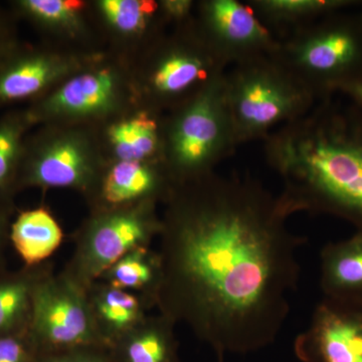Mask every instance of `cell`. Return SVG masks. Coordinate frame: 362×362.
Masks as SVG:
<instances>
[{
	"label": "cell",
	"instance_id": "obj_11",
	"mask_svg": "<svg viewBox=\"0 0 362 362\" xmlns=\"http://www.w3.org/2000/svg\"><path fill=\"white\" fill-rule=\"evenodd\" d=\"M195 21L209 45L228 66L276 54L280 39L255 13L238 0L197 2Z\"/></svg>",
	"mask_w": 362,
	"mask_h": 362
},
{
	"label": "cell",
	"instance_id": "obj_13",
	"mask_svg": "<svg viewBox=\"0 0 362 362\" xmlns=\"http://www.w3.org/2000/svg\"><path fill=\"white\" fill-rule=\"evenodd\" d=\"M294 351L301 362H362V303L323 299Z\"/></svg>",
	"mask_w": 362,
	"mask_h": 362
},
{
	"label": "cell",
	"instance_id": "obj_19",
	"mask_svg": "<svg viewBox=\"0 0 362 362\" xmlns=\"http://www.w3.org/2000/svg\"><path fill=\"white\" fill-rule=\"evenodd\" d=\"M320 288L323 299L362 303V233L323 247Z\"/></svg>",
	"mask_w": 362,
	"mask_h": 362
},
{
	"label": "cell",
	"instance_id": "obj_29",
	"mask_svg": "<svg viewBox=\"0 0 362 362\" xmlns=\"http://www.w3.org/2000/svg\"><path fill=\"white\" fill-rule=\"evenodd\" d=\"M18 211L14 204H0V269L6 267V251L9 246V228Z\"/></svg>",
	"mask_w": 362,
	"mask_h": 362
},
{
	"label": "cell",
	"instance_id": "obj_27",
	"mask_svg": "<svg viewBox=\"0 0 362 362\" xmlns=\"http://www.w3.org/2000/svg\"><path fill=\"white\" fill-rule=\"evenodd\" d=\"M40 362H113L109 349L84 346L78 349L40 354Z\"/></svg>",
	"mask_w": 362,
	"mask_h": 362
},
{
	"label": "cell",
	"instance_id": "obj_15",
	"mask_svg": "<svg viewBox=\"0 0 362 362\" xmlns=\"http://www.w3.org/2000/svg\"><path fill=\"white\" fill-rule=\"evenodd\" d=\"M106 51L131 62L169 26L159 0H90Z\"/></svg>",
	"mask_w": 362,
	"mask_h": 362
},
{
	"label": "cell",
	"instance_id": "obj_28",
	"mask_svg": "<svg viewBox=\"0 0 362 362\" xmlns=\"http://www.w3.org/2000/svg\"><path fill=\"white\" fill-rule=\"evenodd\" d=\"M197 2L192 0H159L162 16L169 28L194 20Z\"/></svg>",
	"mask_w": 362,
	"mask_h": 362
},
{
	"label": "cell",
	"instance_id": "obj_3",
	"mask_svg": "<svg viewBox=\"0 0 362 362\" xmlns=\"http://www.w3.org/2000/svg\"><path fill=\"white\" fill-rule=\"evenodd\" d=\"M226 71L162 115L160 161L175 185L214 173L239 146L226 100Z\"/></svg>",
	"mask_w": 362,
	"mask_h": 362
},
{
	"label": "cell",
	"instance_id": "obj_23",
	"mask_svg": "<svg viewBox=\"0 0 362 362\" xmlns=\"http://www.w3.org/2000/svg\"><path fill=\"white\" fill-rule=\"evenodd\" d=\"M26 107L8 109L0 115V204H14L26 138L35 128Z\"/></svg>",
	"mask_w": 362,
	"mask_h": 362
},
{
	"label": "cell",
	"instance_id": "obj_6",
	"mask_svg": "<svg viewBox=\"0 0 362 362\" xmlns=\"http://www.w3.org/2000/svg\"><path fill=\"white\" fill-rule=\"evenodd\" d=\"M137 106L130 62L104 51L25 107L35 127L47 123L97 127Z\"/></svg>",
	"mask_w": 362,
	"mask_h": 362
},
{
	"label": "cell",
	"instance_id": "obj_14",
	"mask_svg": "<svg viewBox=\"0 0 362 362\" xmlns=\"http://www.w3.org/2000/svg\"><path fill=\"white\" fill-rule=\"evenodd\" d=\"M358 45L343 30H318L308 25L293 30L276 56L290 71L317 93L319 83L354 63Z\"/></svg>",
	"mask_w": 362,
	"mask_h": 362
},
{
	"label": "cell",
	"instance_id": "obj_20",
	"mask_svg": "<svg viewBox=\"0 0 362 362\" xmlns=\"http://www.w3.org/2000/svg\"><path fill=\"white\" fill-rule=\"evenodd\" d=\"M64 239L63 228L47 206L18 209L9 228V244L25 267L49 262Z\"/></svg>",
	"mask_w": 362,
	"mask_h": 362
},
{
	"label": "cell",
	"instance_id": "obj_1",
	"mask_svg": "<svg viewBox=\"0 0 362 362\" xmlns=\"http://www.w3.org/2000/svg\"><path fill=\"white\" fill-rule=\"evenodd\" d=\"M162 204L159 314L187 326L220 359L273 344L306 243L288 228L294 211L285 197L250 176L214 171L173 185Z\"/></svg>",
	"mask_w": 362,
	"mask_h": 362
},
{
	"label": "cell",
	"instance_id": "obj_16",
	"mask_svg": "<svg viewBox=\"0 0 362 362\" xmlns=\"http://www.w3.org/2000/svg\"><path fill=\"white\" fill-rule=\"evenodd\" d=\"M173 185L160 160L108 162L85 202L89 211L163 204Z\"/></svg>",
	"mask_w": 362,
	"mask_h": 362
},
{
	"label": "cell",
	"instance_id": "obj_2",
	"mask_svg": "<svg viewBox=\"0 0 362 362\" xmlns=\"http://www.w3.org/2000/svg\"><path fill=\"white\" fill-rule=\"evenodd\" d=\"M264 141L266 160L282 178V195L294 214H338L362 233L361 139L311 110Z\"/></svg>",
	"mask_w": 362,
	"mask_h": 362
},
{
	"label": "cell",
	"instance_id": "obj_26",
	"mask_svg": "<svg viewBox=\"0 0 362 362\" xmlns=\"http://www.w3.org/2000/svg\"><path fill=\"white\" fill-rule=\"evenodd\" d=\"M0 362H40L28 331L0 338Z\"/></svg>",
	"mask_w": 362,
	"mask_h": 362
},
{
	"label": "cell",
	"instance_id": "obj_18",
	"mask_svg": "<svg viewBox=\"0 0 362 362\" xmlns=\"http://www.w3.org/2000/svg\"><path fill=\"white\" fill-rule=\"evenodd\" d=\"M86 295L95 329L108 349L148 315V306L140 295L100 280L90 285Z\"/></svg>",
	"mask_w": 362,
	"mask_h": 362
},
{
	"label": "cell",
	"instance_id": "obj_22",
	"mask_svg": "<svg viewBox=\"0 0 362 362\" xmlns=\"http://www.w3.org/2000/svg\"><path fill=\"white\" fill-rule=\"evenodd\" d=\"M52 272L49 261L18 270L0 269V338L28 331L35 290Z\"/></svg>",
	"mask_w": 362,
	"mask_h": 362
},
{
	"label": "cell",
	"instance_id": "obj_9",
	"mask_svg": "<svg viewBox=\"0 0 362 362\" xmlns=\"http://www.w3.org/2000/svg\"><path fill=\"white\" fill-rule=\"evenodd\" d=\"M101 52L71 51L40 40H16L0 52V110L33 103Z\"/></svg>",
	"mask_w": 362,
	"mask_h": 362
},
{
	"label": "cell",
	"instance_id": "obj_10",
	"mask_svg": "<svg viewBox=\"0 0 362 362\" xmlns=\"http://www.w3.org/2000/svg\"><path fill=\"white\" fill-rule=\"evenodd\" d=\"M28 334L40 354L84 346L108 349L95 329L86 291L59 272L37 285Z\"/></svg>",
	"mask_w": 362,
	"mask_h": 362
},
{
	"label": "cell",
	"instance_id": "obj_30",
	"mask_svg": "<svg viewBox=\"0 0 362 362\" xmlns=\"http://www.w3.org/2000/svg\"><path fill=\"white\" fill-rule=\"evenodd\" d=\"M18 18L11 11L0 7V52L20 40L18 35Z\"/></svg>",
	"mask_w": 362,
	"mask_h": 362
},
{
	"label": "cell",
	"instance_id": "obj_24",
	"mask_svg": "<svg viewBox=\"0 0 362 362\" xmlns=\"http://www.w3.org/2000/svg\"><path fill=\"white\" fill-rule=\"evenodd\" d=\"M98 280L140 295L149 310L156 308L157 290L161 280L160 258L151 247H139L109 267Z\"/></svg>",
	"mask_w": 362,
	"mask_h": 362
},
{
	"label": "cell",
	"instance_id": "obj_31",
	"mask_svg": "<svg viewBox=\"0 0 362 362\" xmlns=\"http://www.w3.org/2000/svg\"><path fill=\"white\" fill-rule=\"evenodd\" d=\"M354 93H356L357 96L361 98L362 101V82L357 83L354 86Z\"/></svg>",
	"mask_w": 362,
	"mask_h": 362
},
{
	"label": "cell",
	"instance_id": "obj_17",
	"mask_svg": "<svg viewBox=\"0 0 362 362\" xmlns=\"http://www.w3.org/2000/svg\"><path fill=\"white\" fill-rule=\"evenodd\" d=\"M161 119L137 106L97 126L107 162L160 160Z\"/></svg>",
	"mask_w": 362,
	"mask_h": 362
},
{
	"label": "cell",
	"instance_id": "obj_7",
	"mask_svg": "<svg viewBox=\"0 0 362 362\" xmlns=\"http://www.w3.org/2000/svg\"><path fill=\"white\" fill-rule=\"evenodd\" d=\"M108 163L96 127L47 123L26 138L18 190H74L86 199Z\"/></svg>",
	"mask_w": 362,
	"mask_h": 362
},
{
	"label": "cell",
	"instance_id": "obj_21",
	"mask_svg": "<svg viewBox=\"0 0 362 362\" xmlns=\"http://www.w3.org/2000/svg\"><path fill=\"white\" fill-rule=\"evenodd\" d=\"M176 324L168 317L147 315L109 349L113 362H181Z\"/></svg>",
	"mask_w": 362,
	"mask_h": 362
},
{
	"label": "cell",
	"instance_id": "obj_5",
	"mask_svg": "<svg viewBox=\"0 0 362 362\" xmlns=\"http://www.w3.org/2000/svg\"><path fill=\"white\" fill-rule=\"evenodd\" d=\"M226 100L238 144L265 139L274 128L306 115L315 93L276 54L247 59L228 69Z\"/></svg>",
	"mask_w": 362,
	"mask_h": 362
},
{
	"label": "cell",
	"instance_id": "obj_25",
	"mask_svg": "<svg viewBox=\"0 0 362 362\" xmlns=\"http://www.w3.org/2000/svg\"><path fill=\"white\" fill-rule=\"evenodd\" d=\"M259 20L274 33L291 25L293 28L308 25L317 14L341 6L332 0H252L247 2Z\"/></svg>",
	"mask_w": 362,
	"mask_h": 362
},
{
	"label": "cell",
	"instance_id": "obj_4",
	"mask_svg": "<svg viewBox=\"0 0 362 362\" xmlns=\"http://www.w3.org/2000/svg\"><path fill=\"white\" fill-rule=\"evenodd\" d=\"M138 106L157 114L182 103L228 66L194 20L171 26L130 62Z\"/></svg>",
	"mask_w": 362,
	"mask_h": 362
},
{
	"label": "cell",
	"instance_id": "obj_12",
	"mask_svg": "<svg viewBox=\"0 0 362 362\" xmlns=\"http://www.w3.org/2000/svg\"><path fill=\"white\" fill-rule=\"evenodd\" d=\"M9 11L33 26L40 40L71 51H106L90 0H13Z\"/></svg>",
	"mask_w": 362,
	"mask_h": 362
},
{
	"label": "cell",
	"instance_id": "obj_8",
	"mask_svg": "<svg viewBox=\"0 0 362 362\" xmlns=\"http://www.w3.org/2000/svg\"><path fill=\"white\" fill-rule=\"evenodd\" d=\"M157 206L147 202L89 211L74 233L73 254L59 273L86 291L127 252L151 247L161 230Z\"/></svg>",
	"mask_w": 362,
	"mask_h": 362
}]
</instances>
